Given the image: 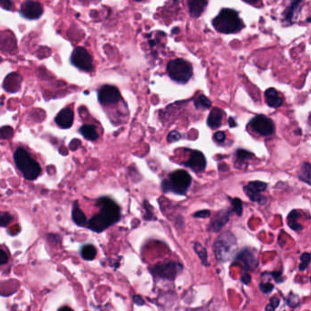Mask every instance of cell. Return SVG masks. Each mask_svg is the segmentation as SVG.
<instances>
[{
    "label": "cell",
    "mask_w": 311,
    "mask_h": 311,
    "mask_svg": "<svg viewBox=\"0 0 311 311\" xmlns=\"http://www.w3.org/2000/svg\"><path fill=\"white\" fill-rule=\"evenodd\" d=\"M21 16L27 19L34 20L41 18L43 14V7L42 4L32 0L24 2L20 7Z\"/></svg>",
    "instance_id": "7c38bea8"
},
{
    "label": "cell",
    "mask_w": 311,
    "mask_h": 311,
    "mask_svg": "<svg viewBox=\"0 0 311 311\" xmlns=\"http://www.w3.org/2000/svg\"><path fill=\"white\" fill-rule=\"evenodd\" d=\"M253 156L254 155H253L252 153L249 152L247 150H245V149L236 150V152H235V159H236L235 165L246 163V162L249 161L250 159H252Z\"/></svg>",
    "instance_id": "d4e9b609"
},
{
    "label": "cell",
    "mask_w": 311,
    "mask_h": 311,
    "mask_svg": "<svg viewBox=\"0 0 311 311\" xmlns=\"http://www.w3.org/2000/svg\"><path fill=\"white\" fill-rule=\"evenodd\" d=\"M74 119V113L71 108H64L59 112L55 118L56 124L62 129H70Z\"/></svg>",
    "instance_id": "2e32d148"
},
{
    "label": "cell",
    "mask_w": 311,
    "mask_h": 311,
    "mask_svg": "<svg viewBox=\"0 0 311 311\" xmlns=\"http://www.w3.org/2000/svg\"><path fill=\"white\" fill-rule=\"evenodd\" d=\"M190 152L191 155L184 165L196 173L205 171L206 168V159L204 154L197 150H191Z\"/></svg>",
    "instance_id": "4fadbf2b"
},
{
    "label": "cell",
    "mask_w": 311,
    "mask_h": 311,
    "mask_svg": "<svg viewBox=\"0 0 311 311\" xmlns=\"http://www.w3.org/2000/svg\"><path fill=\"white\" fill-rule=\"evenodd\" d=\"M299 176L302 181L307 183L308 185H311V166L310 163L305 162L302 165L300 173H299Z\"/></svg>",
    "instance_id": "cb8c5ba5"
},
{
    "label": "cell",
    "mask_w": 311,
    "mask_h": 311,
    "mask_svg": "<svg viewBox=\"0 0 311 311\" xmlns=\"http://www.w3.org/2000/svg\"><path fill=\"white\" fill-rule=\"evenodd\" d=\"M96 206L99 208V213L89 220V229L95 232H101L120 220L121 208L112 199L107 197L100 198L97 200Z\"/></svg>",
    "instance_id": "6da1fadb"
},
{
    "label": "cell",
    "mask_w": 311,
    "mask_h": 311,
    "mask_svg": "<svg viewBox=\"0 0 311 311\" xmlns=\"http://www.w3.org/2000/svg\"><path fill=\"white\" fill-rule=\"evenodd\" d=\"M273 288H274V286L272 284H270V283H261L260 284V289H261V291L263 293H270V292H272Z\"/></svg>",
    "instance_id": "d590c367"
},
{
    "label": "cell",
    "mask_w": 311,
    "mask_h": 311,
    "mask_svg": "<svg viewBox=\"0 0 311 311\" xmlns=\"http://www.w3.org/2000/svg\"><path fill=\"white\" fill-rule=\"evenodd\" d=\"M9 259V255L5 248L0 247V266L6 264Z\"/></svg>",
    "instance_id": "d6a6232c"
},
{
    "label": "cell",
    "mask_w": 311,
    "mask_h": 311,
    "mask_svg": "<svg viewBox=\"0 0 311 311\" xmlns=\"http://www.w3.org/2000/svg\"><path fill=\"white\" fill-rule=\"evenodd\" d=\"M305 0H291L287 9L284 12V20L291 25L295 23L300 17L302 5Z\"/></svg>",
    "instance_id": "5bb4252c"
},
{
    "label": "cell",
    "mask_w": 311,
    "mask_h": 311,
    "mask_svg": "<svg viewBox=\"0 0 311 311\" xmlns=\"http://www.w3.org/2000/svg\"><path fill=\"white\" fill-rule=\"evenodd\" d=\"M182 265L177 262H168L155 266L152 270V272L155 276L161 278H165L168 280H173L177 274L182 270Z\"/></svg>",
    "instance_id": "9c48e42d"
},
{
    "label": "cell",
    "mask_w": 311,
    "mask_h": 311,
    "mask_svg": "<svg viewBox=\"0 0 311 311\" xmlns=\"http://www.w3.org/2000/svg\"><path fill=\"white\" fill-rule=\"evenodd\" d=\"M225 133L223 131H218L215 135H214V139L217 141L218 143H223L225 140Z\"/></svg>",
    "instance_id": "8d00e7d4"
},
{
    "label": "cell",
    "mask_w": 311,
    "mask_h": 311,
    "mask_svg": "<svg viewBox=\"0 0 311 311\" xmlns=\"http://www.w3.org/2000/svg\"><path fill=\"white\" fill-rule=\"evenodd\" d=\"M210 215H211V212L209 211V210H201V211L194 213L193 216H194V217H202V218H206V217H210Z\"/></svg>",
    "instance_id": "f35d334b"
},
{
    "label": "cell",
    "mask_w": 311,
    "mask_h": 311,
    "mask_svg": "<svg viewBox=\"0 0 311 311\" xmlns=\"http://www.w3.org/2000/svg\"><path fill=\"white\" fill-rule=\"evenodd\" d=\"M144 205H145L146 214L148 215V216L145 217V218H146V219H155V217H153V212L150 211V209H151V208H153V207H152V206L149 205V204H148V201H146V200L144 201Z\"/></svg>",
    "instance_id": "74e56055"
},
{
    "label": "cell",
    "mask_w": 311,
    "mask_h": 311,
    "mask_svg": "<svg viewBox=\"0 0 311 311\" xmlns=\"http://www.w3.org/2000/svg\"><path fill=\"white\" fill-rule=\"evenodd\" d=\"M71 63L81 70L89 72L93 69L92 57L84 47H78L71 54Z\"/></svg>",
    "instance_id": "52a82bcc"
},
{
    "label": "cell",
    "mask_w": 311,
    "mask_h": 311,
    "mask_svg": "<svg viewBox=\"0 0 311 311\" xmlns=\"http://www.w3.org/2000/svg\"><path fill=\"white\" fill-rule=\"evenodd\" d=\"M58 311H73V310H71V308H69V307H62Z\"/></svg>",
    "instance_id": "bcb514c9"
},
{
    "label": "cell",
    "mask_w": 311,
    "mask_h": 311,
    "mask_svg": "<svg viewBox=\"0 0 311 311\" xmlns=\"http://www.w3.org/2000/svg\"><path fill=\"white\" fill-rule=\"evenodd\" d=\"M167 73L174 81L185 84L193 76V67L184 59H174L167 64Z\"/></svg>",
    "instance_id": "5b68a950"
},
{
    "label": "cell",
    "mask_w": 311,
    "mask_h": 311,
    "mask_svg": "<svg viewBox=\"0 0 311 311\" xmlns=\"http://www.w3.org/2000/svg\"><path fill=\"white\" fill-rule=\"evenodd\" d=\"M174 1H175V2H176V3H177V2H178V1H179V0H174Z\"/></svg>",
    "instance_id": "c3c4849f"
},
{
    "label": "cell",
    "mask_w": 311,
    "mask_h": 311,
    "mask_svg": "<svg viewBox=\"0 0 311 311\" xmlns=\"http://www.w3.org/2000/svg\"><path fill=\"white\" fill-rule=\"evenodd\" d=\"M236 260L239 261L241 264H243L244 268L247 270H255V268L257 267V264H258V261H257V258L255 257V255L248 249L242 250L238 254V256L236 257Z\"/></svg>",
    "instance_id": "e0dca14e"
},
{
    "label": "cell",
    "mask_w": 311,
    "mask_h": 311,
    "mask_svg": "<svg viewBox=\"0 0 311 311\" xmlns=\"http://www.w3.org/2000/svg\"><path fill=\"white\" fill-rule=\"evenodd\" d=\"M272 275H273V277L276 279V282L280 283L282 281L281 272H274V273H272Z\"/></svg>",
    "instance_id": "b9f144b4"
},
{
    "label": "cell",
    "mask_w": 311,
    "mask_h": 311,
    "mask_svg": "<svg viewBox=\"0 0 311 311\" xmlns=\"http://www.w3.org/2000/svg\"><path fill=\"white\" fill-rule=\"evenodd\" d=\"M231 212H232L231 209H224V210L218 212L217 216L214 217L212 220L210 227H209V230H211L213 232H218L223 229V227L229 221Z\"/></svg>",
    "instance_id": "9a60e30c"
},
{
    "label": "cell",
    "mask_w": 311,
    "mask_h": 311,
    "mask_svg": "<svg viewBox=\"0 0 311 311\" xmlns=\"http://www.w3.org/2000/svg\"><path fill=\"white\" fill-rule=\"evenodd\" d=\"M72 218H73V221L78 225V226H86L88 221H87V218L86 216L84 215V213L82 211V209L79 207L78 206V202H75L73 204V208H72Z\"/></svg>",
    "instance_id": "7402d4cb"
},
{
    "label": "cell",
    "mask_w": 311,
    "mask_h": 311,
    "mask_svg": "<svg viewBox=\"0 0 311 311\" xmlns=\"http://www.w3.org/2000/svg\"><path fill=\"white\" fill-rule=\"evenodd\" d=\"M250 127L255 132L264 137H269L275 131L273 121L264 115H259L252 118L250 121Z\"/></svg>",
    "instance_id": "ba28073f"
},
{
    "label": "cell",
    "mask_w": 311,
    "mask_h": 311,
    "mask_svg": "<svg viewBox=\"0 0 311 311\" xmlns=\"http://www.w3.org/2000/svg\"><path fill=\"white\" fill-rule=\"evenodd\" d=\"M265 99L267 104L273 108H277L282 106L283 99L278 94L275 88H268L265 92Z\"/></svg>",
    "instance_id": "d6986e66"
},
{
    "label": "cell",
    "mask_w": 311,
    "mask_h": 311,
    "mask_svg": "<svg viewBox=\"0 0 311 311\" xmlns=\"http://www.w3.org/2000/svg\"><path fill=\"white\" fill-rule=\"evenodd\" d=\"M81 254L85 260H92L97 255V249L93 245L89 244V245L83 246L81 250Z\"/></svg>",
    "instance_id": "484cf974"
},
{
    "label": "cell",
    "mask_w": 311,
    "mask_h": 311,
    "mask_svg": "<svg viewBox=\"0 0 311 311\" xmlns=\"http://www.w3.org/2000/svg\"><path fill=\"white\" fill-rule=\"evenodd\" d=\"M231 201V204H232V211L235 212L236 215L238 216H242V213H243V203H242V200L240 199H233V200H230Z\"/></svg>",
    "instance_id": "f546056e"
},
{
    "label": "cell",
    "mask_w": 311,
    "mask_h": 311,
    "mask_svg": "<svg viewBox=\"0 0 311 311\" xmlns=\"http://www.w3.org/2000/svg\"><path fill=\"white\" fill-rule=\"evenodd\" d=\"M134 302L137 305H143V303H144L143 300H141L140 296H135Z\"/></svg>",
    "instance_id": "7bdbcfd3"
},
{
    "label": "cell",
    "mask_w": 311,
    "mask_h": 311,
    "mask_svg": "<svg viewBox=\"0 0 311 311\" xmlns=\"http://www.w3.org/2000/svg\"><path fill=\"white\" fill-rule=\"evenodd\" d=\"M0 6L6 10H12L14 3L12 0H0Z\"/></svg>",
    "instance_id": "e575fe53"
},
{
    "label": "cell",
    "mask_w": 311,
    "mask_h": 311,
    "mask_svg": "<svg viewBox=\"0 0 311 311\" xmlns=\"http://www.w3.org/2000/svg\"><path fill=\"white\" fill-rule=\"evenodd\" d=\"M14 160L25 178L34 180L42 173L41 165L23 147H18L14 154Z\"/></svg>",
    "instance_id": "3957f363"
},
{
    "label": "cell",
    "mask_w": 311,
    "mask_h": 311,
    "mask_svg": "<svg viewBox=\"0 0 311 311\" xmlns=\"http://www.w3.org/2000/svg\"><path fill=\"white\" fill-rule=\"evenodd\" d=\"M300 260H301V263L300 265V271H303V270H307V268L309 267L310 265V261H311V255L310 253H303L300 257Z\"/></svg>",
    "instance_id": "4dcf8cb0"
},
{
    "label": "cell",
    "mask_w": 311,
    "mask_h": 311,
    "mask_svg": "<svg viewBox=\"0 0 311 311\" xmlns=\"http://www.w3.org/2000/svg\"><path fill=\"white\" fill-rule=\"evenodd\" d=\"M216 255L218 259L225 261L231 257L232 253L235 251L236 247V240L235 236L230 231H225L218 237L215 244Z\"/></svg>",
    "instance_id": "8992f818"
},
{
    "label": "cell",
    "mask_w": 311,
    "mask_h": 311,
    "mask_svg": "<svg viewBox=\"0 0 311 311\" xmlns=\"http://www.w3.org/2000/svg\"><path fill=\"white\" fill-rule=\"evenodd\" d=\"M192 183V177L187 171H176L169 175L168 179L162 183L164 192H174L178 195H185Z\"/></svg>",
    "instance_id": "277c9868"
},
{
    "label": "cell",
    "mask_w": 311,
    "mask_h": 311,
    "mask_svg": "<svg viewBox=\"0 0 311 311\" xmlns=\"http://www.w3.org/2000/svg\"><path fill=\"white\" fill-rule=\"evenodd\" d=\"M13 216L9 212H0V227H6L11 223Z\"/></svg>",
    "instance_id": "f1b7e54d"
},
{
    "label": "cell",
    "mask_w": 311,
    "mask_h": 311,
    "mask_svg": "<svg viewBox=\"0 0 311 311\" xmlns=\"http://www.w3.org/2000/svg\"><path fill=\"white\" fill-rule=\"evenodd\" d=\"M194 249L196 254L198 255L202 263L205 266H207L208 263H207V252H206V248L203 247L200 243L196 242V243H194Z\"/></svg>",
    "instance_id": "83f0119b"
},
{
    "label": "cell",
    "mask_w": 311,
    "mask_h": 311,
    "mask_svg": "<svg viewBox=\"0 0 311 311\" xmlns=\"http://www.w3.org/2000/svg\"><path fill=\"white\" fill-rule=\"evenodd\" d=\"M244 2H246L247 4H250V5H255L259 2V0H243Z\"/></svg>",
    "instance_id": "f6af8a7d"
},
{
    "label": "cell",
    "mask_w": 311,
    "mask_h": 311,
    "mask_svg": "<svg viewBox=\"0 0 311 311\" xmlns=\"http://www.w3.org/2000/svg\"><path fill=\"white\" fill-rule=\"evenodd\" d=\"M189 13L193 18H199L207 6V0H187Z\"/></svg>",
    "instance_id": "ac0fdd59"
},
{
    "label": "cell",
    "mask_w": 311,
    "mask_h": 311,
    "mask_svg": "<svg viewBox=\"0 0 311 311\" xmlns=\"http://www.w3.org/2000/svg\"><path fill=\"white\" fill-rule=\"evenodd\" d=\"M213 26L220 33L234 34L239 32L244 24L238 13L231 8H223L213 20Z\"/></svg>",
    "instance_id": "7a4b0ae2"
},
{
    "label": "cell",
    "mask_w": 311,
    "mask_h": 311,
    "mask_svg": "<svg viewBox=\"0 0 311 311\" xmlns=\"http://www.w3.org/2000/svg\"><path fill=\"white\" fill-rule=\"evenodd\" d=\"M181 138V134L177 131V130H174L170 132V134L167 137V140L169 142H177Z\"/></svg>",
    "instance_id": "836d02e7"
},
{
    "label": "cell",
    "mask_w": 311,
    "mask_h": 311,
    "mask_svg": "<svg viewBox=\"0 0 311 311\" xmlns=\"http://www.w3.org/2000/svg\"><path fill=\"white\" fill-rule=\"evenodd\" d=\"M194 106L198 109H208L211 107V100H208L205 95H201L194 100Z\"/></svg>",
    "instance_id": "4316f807"
},
{
    "label": "cell",
    "mask_w": 311,
    "mask_h": 311,
    "mask_svg": "<svg viewBox=\"0 0 311 311\" xmlns=\"http://www.w3.org/2000/svg\"><path fill=\"white\" fill-rule=\"evenodd\" d=\"M99 101L102 106H111L121 100V93L116 87L105 85L101 87L98 93Z\"/></svg>",
    "instance_id": "30bf717a"
},
{
    "label": "cell",
    "mask_w": 311,
    "mask_h": 311,
    "mask_svg": "<svg viewBox=\"0 0 311 311\" xmlns=\"http://www.w3.org/2000/svg\"><path fill=\"white\" fill-rule=\"evenodd\" d=\"M241 280L244 284H248L249 282L251 281V276L249 274H247V273L243 274L242 276H241Z\"/></svg>",
    "instance_id": "60d3db41"
},
{
    "label": "cell",
    "mask_w": 311,
    "mask_h": 311,
    "mask_svg": "<svg viewBox=\"0 0 311 311\" xmlns=\"http://www.w3.org/2000/svg\"><path fill=\"white\" fill-rule=\"evenodd\" d=\"M80 132L88 140L95 141L99 138V133L93 125H83L80 129Z\"/></svg>",
    "instance_id": "44dd1931"
},
{
    "label": "cell",
    "mask_w": 311,
    "mask_h": 311,
    "mask_svg": "<svg viewBox=\"0 0 311 311\" xmlns=\"http://www.w3.org/2000/svg\"><path fill=\"white\" fill-rule=\"evenodd\" d=\"M287 302H288V305L289 307L297 308L298 306L300 305V298L297 295H295V294L290 293L289 296H288Z\"/></svg>",
    "instance_id": "1f68e13d"
},
{
    "label": "cell",
    "mask_w": 311,
    "mask_h": 311,
    "mask_svg": "<svg viewBox=\"0 0 311 311\" xmlns=\"http://www.w3.org/2000/svg\"><path fill=\"white\" fill-rule=\"evenodd\" d=\"M267 188V184L261 181H252L247 186L244 187V191L247 197L254 202H258L260 205H263L267 202V198L261 195V192L265 191Z\"/></svg>",
    "instance_id": "8fae6325"
},
{
    "label": "cell",
    "mask_w": 311,
    "mask_h": 311,
    "mask_svg": "<svg viewBox=\"0 0 311 311\" xmlns=\"http://www.w3.org/2000/svg\"><path fill=\"white\" fill-rule=\"evenodd\" d=\"M300 216L301 215H300V212L297 211V210L290 212V214L288 215V226L295 231H301L303 229V226L299 223V218H300Z\"/></svg>",
    "instance_id": "603a6c76"
},
{
    "label": "cell",
    "mask_w": 311,
    "mask_h": 311,
    "mask_svg": "<svg viewBox=\"0 0 311 311\" xmlns=\"http://www.w3.org/2000/svg\"><path fill=\"white\" fill-rule=\"evenodd\" d=\"M223 117V110L219 107H214L207 118V125L211 129H218L222 124Z\"/></svg>",
    "instance_id": "ffe728a7"
},
{
    "label": "cell",
    "mask_w": 311,
    "mask_h": 311,
    "mask_svg": "<svg viewBox=\"0 0 311 311\" xmlns=\"http://www.w3.org/2000/svg\"><path fill=\"white\" fill-rule=\"evenodd\" d=\"M134 1H137V2H141V1H143V0H134Z\"/></svg>",
    "instance_id": "7dc6e473"
},
{
    "label": "cell",
    "mask_w": 311,
    "mask_h": 311,
    "mask_svg": "<svg viewBox=\"0 0 311 311\" xmlns=\"http://www.w3.org/2000/svg\"><path fill=\"white\" fill-rule=\"evenodd\" d=\"M228 123L229 125H230V127H231V128H235V126H236V123H235V120H234V118H229Z\"/></svg>",
    "instance_id": "ee69618b"
},
{
    "label": "cell",
    "mask_w": 311,
    "mask_h": 311,
    "mask_svg": "<svg viewBox=\"0 0 311 311\" xmlns=\"http://www.w3.org/2000/svg\"><path fill=\"white\" fill-rule=\"evenodd\" d=\"M269 305L273 308V309H276L278 305H279V300L276 298V297H273L271 300H270Z\"/></svg>",
    "instance_id": "ab89813d"
}]
</instances>
